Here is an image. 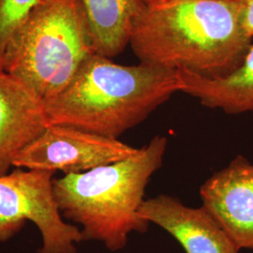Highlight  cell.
Here are the masks:
<instances>
[{
	"label": "cell",
	"instance_id": "6da1fadb",
	"mask_svg": "<svg viewBox=\"0 0 253 253\" xmlns=\"http://www.w3.org/2000/svg\"><path fill=\"white\" fill-rule=\"evenodd\" d=\"M253 40L243 0H172L145 5L129 45L140 62L214 79L241 65Z\"/></svg>",
	"mask_w": 253,
	"mask_h": 253
},
{
	"label": "cell",
	"instance_id": "7a4b0ae2",
	"mask_svg": "<svg viewBox=\"0 0 253 253\" xmlns=\"http://www.w3.org/2000/svg\"><path fill=\"white\" fill-rule=\"evenodd\" d=\"M176 92H180L178 71L145 62L120 65L95 53L43 106L49 125L118 139Z\"/></svg>",
	"mask_w": 253,
	"mask_h": 253
},
{
	"label": "cell",
	"instance_id": "3957f363",
	"mask_svg": "<svg viewBox=\"0 0 253 253\" xmlns=\"http://www.w3.org/2000/svg\"><path fill=\"white\" fill-rule=\"evenodd\" d=\"M167 137L156 135L138 153L86 172L54 178V200L65 219L81 225L83 241H98L116 253L149 222L138 212L152 175L163 166Z\"/></svg>",
	"mask_w": 253,
	"mask_h": 253
},
{
	"label": "cell",
	"instance_id": "277c9868",
	"mask_svg": "<svg viewBox=\"0 0 253 253\" xmlns=\"http://www.w3.org/2000/svg\"><path fill=\"white\" fill-rule=\"evenodd\" d=\"M95 53L82 0H38L9 42L3 72L44 103L63 90Z\"/></svg>",
	"mask_w": 253,
	"mask_h": 253
},
{
	"label": "cell",
	"instance_id": "5b68a950",
	"mask_svg": "<svg viewBox=\"0 0 253 253\" xmlns=\"http://www.w3.org/2000/svg\"><path fill=\"white\" fill-rule=\"evenodd\" d=\"M55 172L16 170L0 175V243L12 238L33 222L42 245L38 253H77L81 229L65 221L53 192Z\"/></svg>",
	"mask_w": 253,
	"mask_h": 253
},
{
	"label": "cell",
	"instance_id": "8992f818",
	"mask_svg": "<svg viewBox=\"0 0 253 253\" xmlns=\"http://www.w3.org/2000/svg\"><path fill=\"white\" fill-rule=\"evenodd\" d=\"M139 148L73 126L49 125L16 157L13 166L65 174L80 173L138 153Z\"/></svg>",
	"mask_w": 253,
	"mask_h": 253
},
{
	"label": "cell",
	"instance_id": "52a82bcc",
	"mask_svg": "<svg viewBox=\"0 0 253 253\" xmlns=\"http://www.w3.org/2000/svg\"><path fill=\"white\" fill-rule=\"evenodd\" d=\"M200 198L240 250H253V163L235 157L203 183Z\"/></svg>",
	"mask_w": 253,
	"mask_h": 253
},
{
	"label": "cell",
	"instance_id": "ba28073f",
	"mask_svg": "<svg viewBox=\"0 0 253 253\" xmlns=\"http://www.w3.org/2000/svg\"><path fill=\"white\" fill-rule=\"evenodd\" d=\"M138 214L172 235L186 253H239L240 251L203 206L190 208L176 197L161 194L145 200Z\"/></svg>",
	"mask_w": 253,
	"mask_h": 253
},
{
	"label": "cell",
	"instance_id": "9c48e42d",
	"mask_svg": "<svg viewBox=\"0 0 253 253\" xmlns=\"http://www.w3.org/2000/svg\"><path fill=\"white\" fill-rule=\"evenodd\" d=\"M49 126L42 101L8 73H0V175Z\"/></svg>",
	"mask_w": 253,
	"mask_h": 253
},
{
	"label": "cell",
	"instance_id": "30bf717a",
	"mask_svg": "<svg viewBox=\"0 0 253 253\" xmlns=\"http://www.w3.org/2000/svg\"><path fill=\"white\" fill-rule=\"evenodd\" d=\"M180 92L210 109L228 115L253 113V43L243 62L222 78H207L185 70L178 71Z\"/></svg>",
	"mask_w": 253,
	"mask_h": 253
},
{
	"label": "cell",
	"instance_id": "8fae6325",
	"mask_svg": "<svg viewBox=\"0 0 253 253\" xmlns=\"http://www.w3.org/2000/svg\"><path fill=\"white\" fill-rule=\"evenodd\" d=\"M90 26L95 52L113 58L129 44L144 0H82Z\"/></svg>",
	"mask_w": 253,
	"mask_h": 253
},
{
	"label": "cell",
	"instance_id": "7c38bea8",
	"mask_svg": "<svg viewBox=\"0 0 253 253\" xmlns=\"http://www.w3.org/2000/svg\"><path fill=\"white\" fill-rule=\"evenodd\" d=\"M38 0H0V73L9 42L23 26Z\"/></svg>",
	"mask_w": 253,
	"mask_h": 253
},
{
	"label": "cell",
	"instance_id": "4fadbf2b",
	"mask_svg": "<svg viewBox=\"0 0 253 253\" xmlns=\"http://www.w3.org/2000/svg\"><path fill=\"white\" fill-rule=\"evenodd\" d=\"M244 26L248 34L253 39V0H243Z\"/></svg>",
	"mask_w": 253,
	"mask_h": 253
},
{
	"label": "cell",
	"instance_id": "5bb4252c",
	"mask_svg": "<svg viewBox=\"0 0 253 253\" xmlns=\"http://www.w3.org/2000/svg\"><path fill=\"white\" fill-rule=\"evenodd\" d=\"M168 1H172V0H144L145 5H155V4H160V3H164Z\"/></svg>",
	"mask_w": 253,
	"mask_h": 253
}]
</instances>
